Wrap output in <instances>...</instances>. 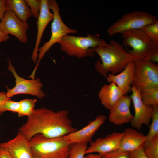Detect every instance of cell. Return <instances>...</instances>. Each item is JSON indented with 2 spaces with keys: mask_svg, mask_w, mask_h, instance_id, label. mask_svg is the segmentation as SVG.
Returning a JSON list of instances; mask_svg holds the SVG:
<instances>
[{
  "mask_svg": "<svg viewBox=\"0 0 158 158\" xmlns=\"http://www.w3.org/2000/svg\"><path fill=\"white\" fill-rule=\"evenodd\" d=\"M121 34L123 44L132 48L128 51L134 59L150 60L158 54V43L151 40L141 29L129 30Z\"/></svg>",
  "mask_w": 158,
  "mask_h": 158,
  "instance_id": "cell-5",
  "label": "cell"
},
{
  "mask_svg": "<svg viewBox=\"0 0 158 158\" xmlns=\"http://www.w3.org/2000/svg\"><path fill=\"white\" fill-rule=\"evenodd\" d=\"M29 77L30 78V76H29ZM32 78V79H34L35 78Z\"/></svg>",
  "mask_w": 158,
  "mask_h": 158,
  "instance_id": "cell-36",
  "label": "cell"
},
{
  "mask_svg": "<svg viewBox=\"0 0 158 158\" xmlns=\"http://www.w3.org/2000/svg\"><path fill=\"white\" fill-rule=\"evenodd\" d=\"M29 25L19 19L9 9H6L0 22V29L6 34L16 37L21 43L27 42V31Z\"/></svg>",
  "mask_w": 158,
  "mask_h": 158,
  "instance_id": "cell-10",
  "label": "cell"
},
{
  "mask_svg": "<svg viewBox=\"0 0 158 158\" xmlns=\"http://www.w3.org/2000/svg\"><path fill=\"white\" fill-rule=\"evenodd\" d=\"M157 16L145 11H135L123 14L107 30L110 37L127 31L140 29L157 20Z\"/></svg>",
  "mask_w": 158,
  "mask_h": 158,
  "instance_id": "cell-8",
  "label": "cell"
},
{
  "mask_svg": "<svg viewBox=\"0 0 158 158\" xmlns=\"http://www.w3.org/2000/svg\"><path fill=\"white\" fill-rule=\"evenodd\" d=\"M41 6L39 17L36 22L37 29L35 44L32 52L31 59L35 64L38 57V49L45 28L54 18L53 13L50 10L48 0H41Z\"/></svg>",
  "mask_w": 158,
  "mask_h": 158,
  "instance_id": "cell-16",
  "label": "cell"
},
{
  "mask_svg": "<svg viewBox=\"0 0 158 158\" xmlns=\"http://www.w3.org/2000/svg\"><path fill=\"white\" fill-rule=\"evenodd\" d=\"M107 117L104 115L97 116L90 121L85 126L63 137L69 144L75 143H88L92 142V138L100 127L105 122Z\"/></svg>",
  "mask_w": 158,
  "mask_h": 158,
  "instance_id": "cell-12",
  "label": "cell"
},
{
  "mask_svg": "<svg viewBox=\"0 0 158 158\" xmlns=\"http://www.w3.org/2000/svg\"><path fill=\"white\" fill-rule=\"evenodd\" d=\"M151 119L152 121L150 125L149 131L146 135V140L145 144L158 135V106L154 107V112Z\"/></svg>",
  "mask_w": 158,
  "mask_h": 158,
  "instance_id": "cell-25",
  "label": "cell"
},
{
  "mask_svg": "<svg viewBox=\"0 0 158 158\" xmlns=\"http://www.w3.org/2000/svg\"><path fill=\"white\" fill-rule=\"evenodd\" d=\"M118 150L129 152L144 147L146 136L134 128H128L124 130Z\"/></svg>",
  "mask_w": 158,
  "mask_h": 158,
  "instance_id": "cell-17",
  "label": "cell"
},
{
  "mask_svg": "<svg viewBox=\"0 0 158 158\" xmlns=\"http://www.w3.org/2000/svg\"><path fill=\"white\" fill-rule=\"evenodd\" d=\"M0 158H12L8 152L0 146Z\"/></svg>",
  "mask_w": 158,
  "mask_h": 158,
  "instance_id": "cell-32",
  "label": "cell"
},
{
  "mask_svg": "<svg viewBox=\"0 0 158 158\" xmlns=\"http://www.w3.org/2000/svg\"><path fill=\"white\" fill-rule=\"evenodd\" d=\"M104 85L99 91L98 97L102 105L110 110L120 98L125 95L113 82Z\"/></svg>",
  "mask_w": 158,
  "mask_h": 158,
  "instance_id": "cell-19",
  "label": "cell"
},
{
  "mask_svg": "<svg viewBox=\"0 0 158 158\" xmlns=\"http://www.w3.org/2000/svg\"><path fill=\"white\" fill-rule=\"evenodd\" d=\"M6 8L11 10L22 21L27 23L32 16L30 9L25 0H6Z\"/></svg>",
  "mask_w": 158,
  "mask_h": 158,
  "instance_id": "cell-20",
  "label": "cell"
},
{
  "mask_svg": "<svg viewBox=\"0 0 158 158\" xmlns=\"http://www.w3.org/2000/svg\"><path fill=\"white\" fill-rule=\"evenodd\" d=\"M140 95L145 104L153 107L158 106V88L144 90L140 93Z\"/></svg>",
  "mask_w": 158,
  "mask_h": 158,
  "instance_id": "cell-21",
  "label": "cell"
},
{
  "mask_svg": "<svg viewBox=\"0 0 158 158\" xmlns=\"http://www.w3.org/2000/svg\"><path fill=\"white\" fill-rule=\"evenodd\" d=\"M132 85L141 93L151 88H158V66L149 59H135Z\"/></svg>",
  "mask_w": 158,
  "mask_h": 158,
  "instance_id": "cell-7",
  "label": "cell"
},
{
  "mask_svg": "<svg viewBox=\"0 0 158 158\" xmlns=\"http://www.w3.org/2000/svg\"><path fill=\"white\" fill-rule=\"evenodd\" d=\"M7 97L6 92H0V107L1 104L6 101L10 99Z\"/></svg>",
  "mask_w": 158,
  "mask_h": 158,
  "instance_id": "cell-33",
  "label": "cell"
},
{
  "mask_svg": "<svg viewBox=\"0 0 158 158\" xmlns=\"http://www.w3.org/2000/svg\"><path fill=\"white\" fill-rule=\"evenodd\" d=\"M134 66L133 61L129 63L118 74H107V79L108 82L114 83L125 95L131 90L130 85H132L133 80Z\"/></svg>",
  "mask_w": 158,
  "mask_h": 158,
  "instance_id": "cell-18",
  "label": "cell"
},
{
  "mask_svg": "<svg viewBox=\"0 0 158 158\" xmlns=\"http://www.w3.org/2000/svg\"><path fill=\"white\" fill-rule=\"evenodd\" d=\"M87 143H75L71 145L68 158H85Z\"/></svg>",
  "mask_w": 158,
  "mask_h": 158,
  "instance_id": "cell-23",
  "label": "cell"
},
{
  "mask_svg": "<svg viewBox=\"0 0 158 158\" xmlns=\"http://www.w3.org/2000/svg\"><path fill=\"white\" fill-rule=\"evenodd\" d=\"M101 155L104 158H129V152L118 150Z\"/></svg>",
  "mask_w": 158,
  "mask_h": 158,
  "instance_id": "cell-29",
  "label": "cell"
},
{
  "mask_svg": "<svg viewBox=\"0 0 158 158\" xmlns=\"http://www.w3.org/2000/svg\"><path fill=\"white\" fill-rule=\"evenodd\" d=\"M48 3L49 7L52 11L54 15L51 25V34L49 41L44 43L38 49V60L33 71L34 73H36L39 63L45 53L54 44L59 43L63 36L68 34H75L77 32L76 30L69 28L63 22L59 14L60 9L56 1L55 0H48Z\"/></svg>",
  "mask_w": 158,
  "mask_h": 158,
  "instance_id": "cell-6",
  "label": "cell"
},
{
  "mask_svg": "<svg viewBox=\"0 0 158 158\" xmlns=\"http://www.w3.org/2000/svg\"><path fill=\"white\" fill-rule=\"evenodd\" d=\"M130 97L123 95L109 110L108 120L116 125L130 123L133 118L130 110Z\"/></svg>",
  "mask_w": 158,
  "mask_h": 158,
  "instance_id": "cell-14",
  "label": "cell"
},
{
  "mask_svg": "<svg viewBox=\"0 0 158 158\" xmlns=\"http://www.w3.org/2000/svg\"><path fill=\"white\" fill-rule=\"evenodd\" d=\"M0 146L6 150L12 158H33L29 140L19 132L12 139L0 143Z\"/></svg>",
  "mask_w": 158,
  "mask_h": 158,
  "instance_id": "cell-15",
  "label": "cell"
},
{
  "mask_svg": "<svg viewBox=\"0 0 158 158\" xmlns=\"http://www.w3.org/2000/svg\"><path fill=\"white\" fill-rule=\"evenodd\" d=\"M152 41L158 43V21L146 25L140 29Z\"/></svg>",
  "mask_w": 158,
  "mask_h": 158,
  "instance_id": "cell-26",
  "label": "cell"
},
{
  "mask_svg": "<svg viewBox=\"0 0 158 158\" xmlns=\"http://www.w3.org/2000/svg\"><path fill=\"white\" fill-rule=\"evenodd\" d=\"M6 0H0V22L6 10Z\"/></svg>",
  "mask_w": 158,
  "mask_h": 158,
  "instance_id": "cell-31",
  "label": "cell"
},
{
  "mask_svg": "<svg viewBox=\"0 0 158 158\" xmlns=\"http://www.w3.org/2000/svg\"><path fill=\"white\" fill-rule=\"evenodd\" d=\"M143 150L148 158H158V135L145 144Z\"/></svg>",
  "mask_w": 158,
  "mask_h": 158,
  "instance_id": "cell-24",
  "label": "cell"
},
{
  "mask_svg": "<svg viewBox=\"0 0 158 158\" xmlns=\"http://www.w3.org/2000/svg\"><path fill=\"white\" fill-rule=\"evenodd\" d=\"M8 69L12 73L15 79V85L14 87L10 89L6 87L7 97L11 98L19 94H29L41 99L45 94L42 90L43 85L39 78L32 80H26L19 76L17 73L15 68L8 60Z\"/></svg>",
  "mask_w": 158,
  "mask_h": 158,
  "instance_id": "cell-9",
  "label": "cell"
},
{
  "mask_svg": "<svg viewBox=\"0 0 158 158\" xmlns=\"http://www.w3.org/2000/svg\"><path fill=\"white\" fill-rule=\"evenodd\" d=\"M58 43L61 51L68 56L79 58L94 57L95 53L91 51L90 49L107 43L104 40L90 34L85 37L67 35L63 36Z\"/></svg>",
  "mask_w": 158,
  "mask_h": 158,
  "instance_id": "cell-4",
  "label": "cell"
},
{
  "mask_svg": "<svg viewBox=\"0 0 158 158\" xmlns=\"http://www.w3.org/2000/svg\"><path fill=\"white\" fill-rule=\"evenodd\" d=\"M143 147L129 152V158H148L144 153Z\"/></svg>",
  "mask_w": 158,
  "mask_h": 158,
  "instance_id": "cell-30",
  "label": "cell"
},
{
  "mask_svg": "<svg viewBox=\"0 0 158 158\" xmlns=\"http://www.w3.org/2000/svg\"><path fill=\"white\" fill-rule=\"evenodd\" d=\"M77 130L73 125L67 110L55 111L42 107L34 109L18 132L30 140L38 134L55 138L63 137Z\"/></svg>",
  "mask_w": 158,
  "mask_h": 158,
  "instance_id": "cell-1",
  "label": "cell"
},
{
  "mask_svg": "<svg viewBox=\"0 0 158 158\" xmlns=\"http://www.w3.org/2000/svg\"><path fill=\"white\" fill-rule=\"evenodd\" d=\"M90 51L100 56L101 61L98 60L95 68L98 72L106 78L109 72L113 75L121 72L134 59L122 45L112 40L109 43L91 48Z\"/></svg>",
  "mask_w": 158,
  "mask_h": 158,
  "instance_id": "cell-2",
  "label": "cell"
},
{
  "mask_svg": "<svg viewBox=\"0 0 158 158\" xmlns=\"http://www.w3.org/2000/svg\"><path fill=\"white\" fill-rule=\"evenodd\" d=\"M124 134V132H114L104 137L97 138L90 142L86 154L97 153L102 155L118 150Z\"/></svg>",
  "mask_w": 158,
  "mask_h": 158,
  "instance_id": "cell-13",
  "label": "cell"
},
{
  "mask_svg": "<svg viewBox=\"0 0 158 158\" xmlns=\"http://www.w3.org/2000/svg\"><path fill=\"white\" fill-rule=\"evenodd\" d=\"M25 1L30 7L32 16L37 19L41 8V0H25Z\"/></svg>",
  "mask_w": 158,
  "mask_h": 158,
  "instance_id": "cell-28",
  "label": "cell"
},
{
  "mask_svg": "<svg viewBox=\"0 0 158 158\" xmlns=\"http://www.w3.org/2000/svg\"><path fill=\"white\" fill-rule=\"evenodd\" d=\"M9 38V35H7L3 32L0 29V43L7 40Z\"/></svg>",
  "mask_w": 158,
  "mask_h": 158,
  "instance_id": "cell-34",
  "label": "cell"
},
{
  "mask_svg": "<svg viewBox=\"0 0 158 158\" xmlns=\"http://www.w3.org/2000/svg\"><path fill=\"white\" fill-rule=\"evenodd\" d=\"M86 155L85 158H104L102 155L98 154L91 153Z\"/></svg>",
  "mask_w": 158,
  "mask_h": 158,
  "instance_id": "cell-35",
  "label": "cell"
},
{
  "mask_svg": "<svg viewBox=\"0 0 158 158\" xmlns=\"http://www.w3.org/2000/svg\"><path fill=\"white\" fill-rule=\"evenodd\" d=\"M20 109L18 114L19 117L29 116L34 109L35 104L37 102L36 99H25L19 101Z\"/></svg>",
  "mask_w": 158,
  "mask_h": 158,
  "instance_id": "cell-22",
  "label": "cell"
},
{
  "mask_svg": "<svg viewBox=\"0 0 158 158\" xmlns=\"http://www.w3.org/2000/svg\"><path fill=\"white\" fill-rule=\"evenodd\" d=\"M131 90L132 94L130 97L135 110V114L130 122L133 128L140 130L143 125H149L154 112V107L147 105L142 101L140 93L133 86Z\"/></svg>",
  "mask_w": 158,
  "mask_h": 158,
  "instance_id": "cell-11",
  "label": "cell"
},
{
  "mask_svg": "<svg viewBox=\"0 0 158 158\" xmlns=\"http://www.w3.org/2000/svg\"><path fill=\"white\" fill-rule=\"evenodd\" d=\"M33 158H68L71 145L63 137L49 138L37 134L29 140Z\"/></svg>",
  "mask_w": 158,
  "mask_h": 158,
  "instance_id": "cell-3",
  "label": "cell"
},
{
  "mask_svg": "<svg viewBox=\"0 0 158 158\" xmlns=\"http://www.w3.org/2000/svg\"><path fill=\"white\" fill-rule=\"evenodd\" d=\"M20 102L12 100L10 98L5 101L1 105L0 115L7 111H11L18 114L20 111Z\"/></svg>",
  "mask_w": 158,
  "mask_h": 158,
  "instance_id": "cell-27",
  "label": "cell"
}]
</instances>
